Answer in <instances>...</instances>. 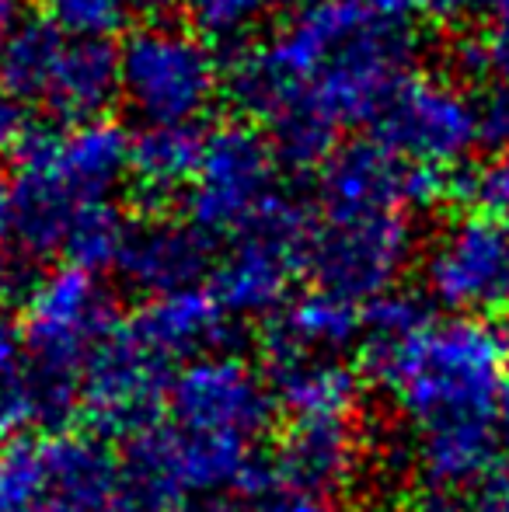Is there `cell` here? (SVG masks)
Masks as SVG:
<instances>
[{
  "label": "cell",
  "mask_w": 509,
  "mask_h": 512,
  "mask_svg": "<svg viewBox=\"0 0 509 512\" xmlns=\"http://www.w3.org/2000/svg\"><path fill=\"white\" fill-rule=\"evenodd\" d=\"M492 14V25H509V0H485Z\"/></svg>",
  "instance_id": "cell-37"
},
{
  "label": "cell",
  "mask_w": 509,
  "mask_h": 512,
  "mask_svg": "<svg viewBox=\"0 0 509 512\" xmlns=\"http://www.w3.org/2000/svg\"><path fill=\"white\" fill-rule=\"evenodd\" d=\"M119 324L116 293L91 269L56 265L28 286L18 338L56 429L81 411L84 373Z\"/></svg>",
  "instance_id": "cell-4"
},
{
  "label": "cell",
  "mask_w": 509,
  "mask_h": 512,
  "mask_svg": "<svg viewBox=\"0 0 509 512\" xmlns=\"http://www.w3.org/2000/svg\"><path fill=\"white\" fill-rule=\"evenodd\" d=\"M461 60L475 74L492 77V84L509 88V25H492L485 35L461 49Z\"/></svg>",
  "instance_id": "cell-28"
},
{
  "label": "cell",
  "mask_w": 509,
  "mask_h": 512,
  "mask_svg": "<svg viewBox=\"0 0 509 512\" xmlns=\"http://www.w3.org/2000/svg\"><path fill=\"white\" fill-rule=\"evenodd\" d=\"M360 512H419V509H408V506H401V502H370V506H363Z\"/></svg>",
  "instance_id": "cell-38"
},
{
  "label": "cell",
  "mask_w": 509,
  "mask_h": 512,
  "mask_svg": "<svg viewBox=\"0 0 509 512\" xmlns=\"http://www.w3.org/2000/svg\"><path fill=\"white\" fill-rule=\"evenodd\" d=\"M171 366V359L136 335L133 324H119V331L102 345L84 373L81 415L95 425V436H116L129 443L143 429L161 422L175 380Z\"/></svg>",
  "instance_id": "cell-15"
},
{
  "label": "cell",
  "mask_w": 509,
  "mask_h": 512,
  "mask_svg": "<svg viewBox=\"0 0 509 512\" xmlns=\"http://www.w3.org/2000/svg\"><path fill=\"white\" fill-rule=\"evenodd\" d=\"M217 248L220 244L185 216H147L129 223L116 272L147 300L168 297L203 286V276H213L220 258Z\"/></svg>",
  "instance_id": "cell-16"
},
{
  "label": "cell",
  "mask_w": 509,
  "mask_h": 512,
  "mask_svg": "<svg viewBox=\"0 0 509 512\" xmlns=\"http://www.w3.org/2000/svg\"><path fill=\"white\" fill-rule=\"evenodd\" d=\"M133 136L119 122L95 119L32 133L14 164V241L28 258H67L77 223L112 203L129 175Z\"/></svg>",
  "instance_id": "cell-3"
},
{
  "label": "cell",
  "mask_w": 509,
  "mask_h": 512,
  "mask_svg": "<svg viewBox=\"0 0 509 512\" xmlns=\"http://www.w3.org/2000/svg\"><path fill=\"white\" fill-rule=\"evenodd\" d=\"M168 512H241L227 495H210V499H189L182 506L168 509Z\"/></svg>",
  "instance_id": "cell-34"
},
{
  "label": "cell",
  "mask_w": 509,
  "mask_h": 512,
  "mask_svg": "<svg viewBox=\"0 0 509 512\" xmlns=\"http://www.w3.org/2000/svg\"><path fill=\"white\" fill-rule=\"evenodd\" d=\"M478 108H482V147L496 150L509 147V88L489 84L478 91Z\"/></svg>",
  "instance_id": "cell-29"
},
{
  "label": "cell",
  "mask_w": 509,
  "mask_h": 512,
  "mask_svg": "<svg viewBox=\"0 0 509 512\" xmlns=\"http://www.w3.org/2000/svg\"><path fill=\"white\" fill-rule=\"evenodd\" d=\"M363 4L374 7L377 14H384V18H394V21L412 18V0H363Z\"/></svg>",
  "instance_id": "cell-35"
},
{
  "label": "cell",
  "mask_w": 509,
  "mask_h": 512,
  "mask_svg": "<svg viewBox=\"0 0 509 512\" xmlns=\"http://www.w3.org/2000/svg\"><path fill=\"white\" fill-rule=\"evenodd\" d=\"M14 237V185L11 178L0 171V244Z\"/></svg>",
  "instance_id": "cell-33"
},
{
  "label": "cell",
  "mask_w": 509,
  "mask_h": 512,
  "mask_svg": "<svg viewBox=\"0 0 509 512\" xmlns=\"http://www.w3.org/2000/svg\"><path fill=\"white\" fill-rule=\"evenodd\" d=\"M408 21L363 0H304L231 63V98L265 129L279 161L321 168L339 136L377 126L415 74Z\"/></svg>",
  "instance_id": "cell-1"
},
{
  "label": "cell",
  "mask_w": 509,
  "mask_h": 512,
  "mask_svg": "<svg viewBox=\"0 0 509 512\" xmlns=\"http://www.w3.org/2000/svg\"><path fill=\"white\" fill-rule=\"evenodd\" d=\"M154 4L157 0H39L42 18L81 39H109Z\"/></svg>",
  "instance_id": "cell-23"
},
{
  "label": "cell",
  "mask_w": 509,
  "mask_h": 512,
  "mask_svg": "<svg viewBox=\"0 0 509 512\" xmlns=\"http://www.w3.org/2000/svg\"><path fill=\"white\" fill-rule=\"evenodd\" d=\"M464 192L482 206V213L509 220V147L496 150L485 164H478L464 182Z\"/></svg>",
  "instance_id": "cell-27"
},
{
  "label": "cell",
  "mask_w": 509,
  "mask_h": 512,
  "mask_svg": "<svg viewBox=\"0 0 509 512\" xmlns=\"http://www.w3.org/2000/svg\"><path fill=\"white\" fill-rule=\"evenodd\" d=\"M0 88L63 126L105 119L119 98V49L109 39L67 35L49 18H25L0 46Z\"/></svg>",
  "instance_id": "cell-6"
},
{
  "label": "cell",
  "mask_w": 509,
  "mask_h": 512,
  "mask_svg": "<svg viewBox=\"0 0 509 512\" xmlns=\"http://www.w3.org/2000/svg\"><path fill=\"white\" fill-rule=\"evenodd\" d=\"M0 512H147L95 432H35L0 450Z\"/></svg>",
  "instance_id": "cell-5"
},
{
  "label": "cell",
  "mask_w": 509,
  "mask_h": 512,
  "mask_svg": "<svg viewBox=\"0 0 509 512\" xmlns=\"http://www.w3.org/2000/svg\"><path fill=\"white\" fill-rule=\"evenodd\" d=\"M25 25V0H0V46Z\"/></svg>",
  "instance_id": "cell-32"
},
{
  "label": "cell",
  "mask_w": 509,
  "mask_h": 512,
  "mask_svg": "<svg viewBox=\"0 0 509 512\" xmlns=\"http://www.w3.org/2000/svg\"><path fill=\"white\" fill-rule=\"evenodd\" d=\"M412 189V161L398 157L381 140H349L318 168V196L325 209H401Z\"/></svg>",
  "instance_id": "cell-19"
},
{
  "label": "cell",
  "mask_w": 509,
  "mask_h": 512,
  "mask_svg": "<svg viewBox=\"0 0 509 512\" xmlns=\"http://www.w3.org/2000/svg\"><path fill=\"white\" fill-rule=\"evenodd\" d=\"M241 512H339V509H335V499H328V495L307 492V488H297L290 481H279L269 471L248 492V502L241 506Z\"/></svg>",
  "instance_id": "cell-25"
},
{
  "label": "cell",
  "mask_w": 509,
  "mask_h": 512,
  "mask_svg": "<svg viewBox=\"0 0 509 512\" xmlns=\"http://www.w3.org/2000/svg\"><path fill=\"white\" fill-rule=\"evenodd\" d=\"M203 136L192 126H143L129 150V178L143 199H168L196 182Z\"/></svg>",
  "instance_id": "cell-22"
},
{
  "label": "cell",
  "mask_w": 509,
  "mask_h": 512,
  "mask_svg": "<svg viewBox=\"0 0 509 512\" xmlns=\"http://www.w3.org/2000/svg\"><path fill=\"white\" fill-rule=\"evenodd\" d=\"M374 136L412 164L457 168L482 150L478 91L443 74H412L377 119Z\"/></svg>",
  "instance_id": "cell-11"
},
{
  "label": "cell",
  "mask_w": 509,
  "mask_h": 512,
  "mask_svg": "<svg viewBox=\"0 0 509 512\" xmlns=\"http://www.w3.org/2000/svg\"><path fill=\"white\" fill-rule=\"evenodd\" d=\"M367 443L356 418H300L290 422L272 457V474L307 492L339 499L360 481Z\"/></svg>",
  "instance_id": "cell-17"
},
{
  "label": "cell",
  "mask_w": 509,
  "mask_h": 512,
  "mask_svg": "<svg viewBox=\"0 0 509 512\" xmlns=\"http://www.w3.org/2000/svg\"><path fill=\"white\" fill-rule=\"evenodd\" d=\"M374 380L405 418L426 495H461L503 464L509 338L489 317H429Z\"/></svg>",
  "instance_id": "cell-2"
},
{
  "label": "cell",
  "mask_w": 509,
  "mask_h": 512,
  "mask_svg": "<svg viewBox=\"0 0 509 512\" xmlns=\"http://www.w3.org/2000/svg\"><path fill=\"white\" fill-rule=\"evenodd\" d=\"M123 464L147 512H168L189 499L252 492L265 478L258 446L199 436L175 422H157L129 439Z\"/></svg>",
  "instance_id": "cell-10"
},
{
  "label": "cell",
  "mask_w": 509,
  "mask_h": 512,
  "mask_svg": "<svg viewBox=\"0 0 509 512\" xmlns=\"http://www.w3.org/2000/svg\"><path fill=\"white\" fill-rule=\"evenodd\" d=\"M363 335V307L332 297L325 290H311L290 300L276 314L269 335V349H297L318 352V356H342L360 349Z\"/></svg>",
  "instance_id": "cell-21"
},
{
  "label": "cell",
  "mask_w": 509,
  "mask_h": 512,
  "mask_svg": "<svg viewBox=\"0 0 509 512\" xmlns=\"http://www.w3.org/2000/svg\"><path fill=\"white\" fill-rule=\"evenodd\" d=\"M297 4H304V0H185L192 28L203 32L210 42L245 39L262 21H269L272 14H290Z\"/></svg>",
  "instance_id": "cell-24"
},
{
  "label": "cell",
  "mask_w": 509,
  "mask_h": 512,
  "mask_svg": "<svg viewBox=\"0 0 509 512\" xmlns=\"http://www.w3.org/2000/svg\"><path fill=\"white\" fill-rule=\"evenodd\" d=\"M269 391L276 408L300 418H356L363 401L360 366L346 363V356H318L297 349H269Z\"/></svg>",
  "instance_id": "cell-18"
},
{
  "label": "cell",
  "mask_w": 509,
  "mask_h": 512,
  "mask_svg": "<svg viewBox=\"0 0 509 512\" xmlns=\"http://www.w3.org/2000/svg\"><path fill=\"white\" fill-rule=\"evenodd\" d=\"M224 63L182 21H143L119 46V98L143 126H192L224 95Z\"/></svg>",
  "instance_id": "cell-7"
},
{
  "label": "cell",
  "mask_w": 509,
  "mask_h": 512,
  "mask_svg": "<svg viewBox=\"0 0 509 512\" xmlns=\"http://www.w3.org/2000/svg\"><path fill=\"white\" fill-rule=\"evenodd\" d=\"M475 4L478 0H412V14L433 21V25H454L464 14L475 11Z\"/></svg>",
  "instance_id": "cell-31"
},
{
  "label": "cell",
  "mask_w": 509,
  "mask_h": 512,
  "mask_svg": "<svg viewBox=\"0 0 509 512\" xmlns=\"http://www.w3.org/2000/svg\"><path fill=\"white\" fill-rule=\"evenodd\" d=\"M433 304L454 317H489L509 307V220L464 213L433 234L422 258Z\"/></svg>",
  "instance_id": "cell-13"
},
{
  "label": "cell",
  "mask_w": 509,
  "mask_h": 512,
  "mask_svg": "<svg viewBox=\"0 0 509 512\" xmlns=\"http://www.w3.org/2000/svg\"><path fill=\"white\" fill-rule=\"evenodd\" d=\"M129 324L150 349H157L178 366L210 356V352H224V345L234 335V317L220 307L210 286L147 300L129 317Z\"/></svg>",
  "instance_id": "cell-20"
},
{
  "label": "cell",
  "mask_w": 509,
  "mask_h": 512,
  "mask_svg": "<svg viewBox=\"0 0 509 512\" xmlns=\"http://www.w3.org/2000/svg\"><path fill=\"white\" fill-rule=\"evenodd\" d=\"M279 154L255 122H224L203 136L196 182L185 196V220L210 241H238L262 227L283 203Z\"/></svg>",
  "instance_id": "cell-9"
},
{
  "label": "cell",
  "mask_w": 509,
  "mask_h": 512,
  "mask_svg": "<svg viewBox=\"0 0 509 512\" xmlns=\"http://www.w3.org/2000/svg\"><path fill=\"white\" fill-rule=\"evenodd\" d=\"M28 119H25V105L14 102L4 88H0V157L14 154L28 143Z\"/></svg>",
  "instance_id": "cell-30"
},
{
  "label": "cell",
  "mask_w": 509,
  "mask_h": 512,
  "mask_svg": "<svg viewBox=\"0 0 509 512\" xmlns=\"http://www.w3.org/2000/svg\"><path fill=\"white\" fill-rule=\"evenodd\" d=\"M499 450H503V467H509V398L503 405V418H499Z\"/></svg>",
  "instance_id": "cell-36"
},
{
  "label": "cell",
  "mask_w": 509,
  "mask_h": 512,
  "mask_svg": "<svg viewBox=\"0 0 509 512\" xmlns=\"http://www.w3.org/2000/svg\"><path fill=\"white\" fill-rule=\"evenodd\" d=\"M419 512H509V467L499 464L461 495H426Z\"/></svg>",
  "instance_id": "cell-26"
},
{
  "label": "cell",
  "mask_w": 509,
  "mask_h": 512,
  "mask_svg": "<svg viewBox=\"0 0 509 512\" xmlns=\"http://www.w3.org/2000/svg\"><path fill=\"white\" fill-rule=\"evenodd\" d=\"M415 258V223L401 209H325L311 216L300 272L356 307L394 293Z\"/></svg>",
  "instance_id": "cell-8"
},
{
  "label": "cell",
  "mask_w": 509,
  "mask_h": 512,
  "mask_svg": "<svg viewBox=\"0 0 509 512\" xmlns=\"http://www.w3.org/2000/svg\"><path fill=\"white\" fill-rule=\"evenodd\" d=\"M276 415L269 380L255 363L234 352H210L175 370L168 422L199 436L258 446Z\"/></svg>",
  "instance_id": "cell-12"
},
{
  "label": "cell",
  "mask_w": 509,
  "mask_h": 512,
  "mask_svg": "<svg viewBox=\"0 0 509 512\" xmlns=\"http://www.w3.org/2000/svg\"><path fill=\"white\" fill-rule=\"evenodd\" d=\"M311 209L286 196L276 213L255 227L252 234L224 244L210 276V293L220 307L234 317H276L290 304V283L300 272V248H304Z\"/></svg>",
  "instance_id": "cell-14"
}]
</instances>
